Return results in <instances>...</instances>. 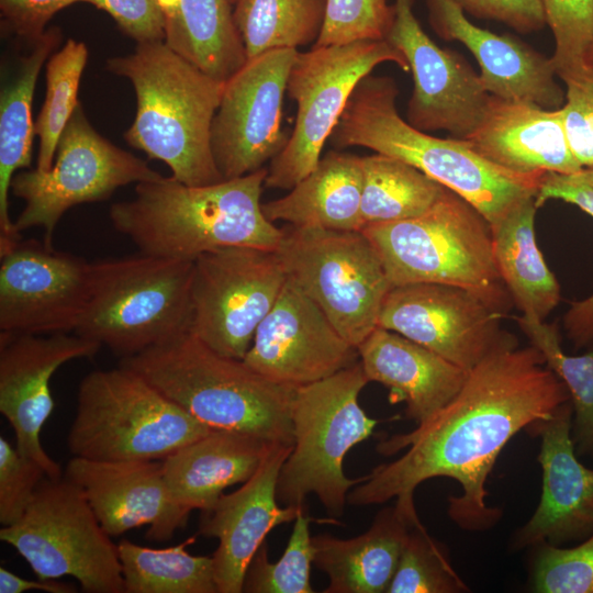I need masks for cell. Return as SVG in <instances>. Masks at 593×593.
Returning a JSON list of instances; mask_svg holds the SVG:
<instances>
[{
	"label": "cell",
	"instance_id": "6da1fadb",
	"mask_svg": "<svg viewBox=\"0 0 593 593\" xmlns=\"http://www.w3.org/2000/svg\"><path fill=\"white\" fill-rule=\"evenodd\" d=\"M568 401L567 387L537 347L502 348L471 369L458 394L434 416L409 433L382 438L379 454H404L363 475L347 502L363 506L395 497V506L416 521L415 489L445 477L462 490L449 496L451 521L466 530L489 529L502 516L485 503V482L500 452L517 433L549 418Z\"/></svg>",
	"mask_w": 593,
	"mask_h": 593
},
{
	"label": "cell",
	"instance_id": "7a4b0ae2",
	"mask_svg": "<svg viewBox=\"0 0 593 593\" xmlns=\"http://www.w3.org/2000/svg\"><path fill=\"white\" fill-rule=\"evenodd\" d=\"M267 168L206 186L174 177L136 183L135 197L113 203L109 216L141 254L194 261L225 247H279L282 231L261 209Z\"/></svg>",
	"mask_w": 593,
	"mask_h": 593
},
{
	"label": "cell",
	"instance_id": "3957f363",
	"mask_svg": "<svg viewBox=\"0 0 593 593\" xmlns=\"http://www.w3.org/2000/svg\"><path fill=\"white\" fill-rule=\"evenodd\" d=\"M398 94L393 78L363 77L328 138L332 145L365 147L403 160L460 195L490 224L517 201L537 195L545 174L508 171L463 138H439L412 126L398 112Z\"/></svg>",
	"mask_w": 593,
	"mask_h": 593
},
{
	"label": "cell",
	"instance_id": "277c9868",
	"mask_svg": "<svg viewBox=\"0 0 593 593\" xmlns=\"http://www.w3.org/2000/svg\"><path fill=\"white\" fill-rule=\"evenodd\" d=\"M107 69L127 78L135 91L136 114L124 133L126 143L164 161L171 177L184 184L224 180L213 158L211 130L225 82L165 41L136 43L133 53L109 58Z\"/></svg>",
	"mask_w": 593,
	"mask_h": 593
},
{
	"label": "cell",
	"instance_id": "5b68a950",
	"mask_svg": "<svg viewBox=\"0 0 593 593\" xmlns=\"http://www.w3.org/2000/svg\"><path fill=\"white\" fill-rule=\"evenodd\" d=\"M126 367L212 429L293 445L295 389L268 380L244 360L222 356L191 331L137 355Z\"/></svg>",
	"mask_w": 593,
	"mask_h": 593
},
{
	"label": "cell",
	"instance_id": "8992f818",
	"mask_svg": "<svg viewBox=\"0 0 593 593\" xmlns=\"http://www.w3.org/2000/svg\"><path fill=\"white\" fill-rule=\"evenodd\" d=\"M392 287L444 283L470 290L501 312L510 293L496 268L491 225L446 188L424 214L365 226Z\"/></svg>",
	"mask_w": 593,
	"mask_h": 593
},
{
	"label": "cell",
	"instance_id": "52a82bcc",
	"mask_svg": "<svg viewBox=\"0 0 593 593\" xmlns=\"http://www.w3.org/2000/svg\"><path fill=\"white\" fill-rule=\"evenodd\" d=\"M212 430L120 365L81 380L67 446L74 457L90 460H164Z\"/></svg>",
	"mask_w": 593,
	"mask_h": 593
},
{
	"label": "cell",
	"instance_id": "ba28073f",
	"mask_svg": "<svg viewBox=\"0 0 593 593\" xmlns=\"http://www.w3.org/2000/svg\"><path fill=\"white\" fill-rule=\"evenodd\" d=\"M193 262L145 254L92 262L75 333L122 359L190 332Z\"/></svg>",
	"mask_w": 593,
	"mask_h": 593
},
{
	"label": "cell",
	"instance_id": "9c48e42d",
	"mask_svg": "<svg viewBox=\"0 0 593 593\" xmlns=\"http://www.w3.org/2000/svg\"><path fill=\"white\" fill-rule=\"evenodd\" d=\"M369 383L359 361L323 380L295 389L291 410L293 447L277 482L283 506H305L315 494L329 516L343 514L349 479L343 466L348 451L368 439L380 421L366 414L359 394Z\"/></svg>",
	"mask_w": 593,
	"mask_h": 593
},
{
	"label": "cell",
	"instance_id": "30bf717a",
	"mask_svg": "<svg viewBox=\"0 0 593 593\" xmlns=\"http://www.w3.org/2000/svg\"><path fill=\"white\" fill-rule=\"evenodd\" d=\"M277 254L287 277L353 346L378 327L392 288L383 264L361 231L281 227Z\"/></svg>",
	"mask_w": 593,
	"mask_h": 593
},
{
	"label": "cell",
	"instance_id": "8fae6325",
	"mask_svg": "<svg viewBox=\"0 0 593 593\" xmlns=\"http://www.w3.org/2000/svg\"><path fill=\"white\" fill-rule=\"evenodd\" d=\"M37 579L75 578L87 593H125L118 545L101 526L82 490L64 475L46 478L23 516L2 526Z\"/></svg>",
	"mask_w": 593,
	"mask_h": 593
},
{
	"label": "cell",
	"instance_id": "7c38bea8",
	"mask_svg": "<svg viewBox=\"0 0 593 593\" xmlns=\"http://www.w3.org/2000/svg\"><path fill=\"white\" fill-rule=\"evenodd\" d=\"M410 66L387 40L312 46L298 52L287 93L296 103L295 124L284 148L270 161L266 188L291 190L312 172L358 82L380 64Z\"/></svg>",
	"mask_w": 593,
	"mask_h": 593
},
{
	"label": "cell",
	"instance_id": "4fadbf2b",
	"mask_svg": "<svg viewBox=\"0 0 593 593\" xmlns=\"http://www.w3.org/2000/svg\"><path fill=\"white\" fill-rule=\"evenodd\" d=\"M48 171H19L11 181L12 193L25 202L14 221L15 230L42 226L44 242L52 246L54 230L70 208L104 201L120 187L161 178L146 161L115 146L89 123L78 102L56 147Z\"/></svg>",
	"mask_w": 593,
	"mask_h": 593
},
{
	"label": "cell",
	"instance_id": "5bb4252c",
	"mask_svg": "<svg viewBox=\"0 0 593 593\" xmlns=\"http://www.w3.org/2000/svg\"><path fill=\"white\" fill-rule=\"evenodd\" d=\"M287 273L276 250L215 249L193 262L191 332L217 354L243 360Z\"/></svg>",
	"mask_w": 593,
	"mask_h": 593
},
{
	"label": "cell",
	"instance_id": "9a60e30c",
	"mask_svg": "<svg viewBox=\"0 0 593 593\" xmlns=\"http://www.w3.org/2000/svg\"><path fill=\"white\" fill-rule=\"evenodd\" d=\"M502 312L479 294L450 284L415 282L388 292L378 326L470 371L515 339L500 329Z\"/></svg>",
	"mask_w": 593,
	"mask_h": 593
},
{
	"label": "cell",
	"instance_id": "2e32d148",
	"mask_svg": "<svg viewBox=\"0 0 593 593\" xmlns=\"http://www.w3.org/2000/svg\"><path fill=\"white\" fill-rule=\"evenodd\" d=\"M298 52L260 54L225 81L211 130L213 158L224 180L264 168L287 145L282 101Z\"/></svg>",
	"mask_w": 593,
	"mask_h": 593
},
{
	"label": "cell",
	"instance_id": "e0dca14e",
	"mask_svg": "<svg viewBox=\"0 0 593 593\" xmlns=\"http://www.w3.org/2000/svg\"><path fill=\"white\" fill-rule=\"evenodd\" d=\"M91 280L92 262L45 242L18 239L0 250V331L75 333Z\"/></svg>",
	"mask_w": 593,
	"mask_h": 593
},
{
	"label": "cell",
	"instance_id": "ac0fdd59",
	"mask_svg": "<svg viewBox=\"0 0 593 593\" xmlns=\"http://www.w3.org/2000/svg\"><path fill=\"white\" fill-rule=\"evenodd\" d=\"M393 2L394 21L385 40L403 54L414 81L406 121L423 132L467 137L481 122L491 94L460 54L426 34L414 14V0Z\"/></svg>",
	"mask_w": 593,
	"mask_h": 593
},
{
	"label": "cell",
	"instance_id": "d6986e66",
	"mask_svg": "<svg viewBox=\"0 0 593 593\" xmlns=\"http://www.w3.org/2000/svg\"><path fill=\"white\" fill-rule=\"evenodd\" d=\"M243 360L270 381L299 388L353 366L359 354L324 312L287 279Z\"/></svg>",
	"mask_w": 593,
	"mask_h": 593
},
{
	"label": "cell",
	"instance_id": "ffe728a7",
	"mask_svg": "<svg viewBox=\"0 0 593 593\" xmlns=\"http://www.w3.org/2000/svg\"><path fill=\"white\" fill-rule=\"evenodd\" d=\"M101 345L76 333L24 334L0 331V412L12 426L18 450L37 461L48 478L63 477L41 443L54 410L51 379L65 362L93 357Z\"/></svg>",
	"mask_w": 593,
	"mask_h": 593
},
{
	"label": "cell",
	"instance_id": "44dd1931",
	"mask_svg": "<svg viewBox=\"0 0 593 593\" xmlns=\"http://www.w3.org/2000/svg\"><path fill=\"white\" fill-rule=\"evenodd\" d=\"M293 445L270 443L253 475L233 493L222 494L202 512L198 534L216 538L214 579L219 593H240L246 569L266 536L296 518L306 506H280L277 482Z\"/></svg>",
	"mask_w": 593,
	"mask_h": 593
},
{
	"label": "cell",
	"instance_id": "7402d4cb",
	"mask_svg": "<svg viewBox=\"0 0 593 593\" xmlns=\"http://www.w3.org/2000/svg\"><path fill=\"white\" fill-rule=\"evenodd\" d=\"M64 477L82 490L111 537L148 525L147 539L166 541L187 525L191 513L171 497L161 460L99 461L72 457Z\"/></svg>",
	"mask_w": 593,
	"mask_h": 593
},
{
	"label": "cell",
	"instance_id": "603a6c76",
	"mask_svg": "<svg viewBox=\"0 0 593 593\" xmlns=\"http://www.w3.org/2000/svg\"><path fill=\"white\" fill-rule=\"evenodd\" d=\"M572 415L568 401L527 429L541 439L538 461L542 485L535 513L513 537L515 549L542 542H580L593 534V469L578 459Z\"/></svg>",
	"mask_w": 593,
	"mask_h": 593
},
{
	"label": "cell",
	"instance_id": "cb8c5ba5",
	"mask_svg": "<svg viewBox=\"0 0 593 593\" xmlns=\"http://www.w3.org/2000/svg\"><path fill=\"white\" fill-rule=\"evenodd\" d=\"M428 20L446 41L463 44L477 59L485 90L503 99L524 100L560 109L566 91L547 58L510 35H497L473 24L454 0H426Z\"/></svg>",
	"mask_w": 593,
	"mask_h": 593
},
{
	"label": "cell",
	"instance_id": "d4e9b609",
	"mask_svg": "<svg viewBox=\"0 0 593 593\" xmlns=\"http://www.w3.org/2000/svg\"><path fill=\"white\" fill-rule=\"evenodd\" d=\"M490 163L521 175L582 170L575 159L560 109L490 96L477 128L465 137Z\"/></svg>",
	"mask_w": 593,
	"mask_h": 593
},
{
	"label": "cell",
	"instance_id": "484cf974",
	"mask_svg": "<svg viewBox=\"0 0 593 593\" xmlns=\"http://www.w3.org/2000/svg\"><path fill=\"white\" fill-rule=\"evenodd\" d=\"M357 349L369 382L388 388L391 404L404 402L405 416L416 425L446 406L458 394L469 372L399 333L379 326Z\"/></svg>",
	"mask_w": 593,
	"mask_h": 593
},
{
	"label": "cell",
	"instance_id": "4316f807",
	"mask_svg": "<svg viewBox=\"0 0 593 593\" xmlns=\"http://www.w3.org/2000/svg\"><path fill=\"white\" fill-rule=\"evenodd\" d=\"M269 444L244 433L213 429L179 448L161 460L171 497L190 512L210 511L226 488L253 475Z\"/></svg>",
	"mask_w": 593,
	"mask_h": 593
},
{
	"label": "cell",
	"instance_id": "83f0119b",
	"mask_svg": "<svg viewBox=\"0 0 593 593\" xmlns=\"http://www.w3.org/2000/svg\"><path fill=\"white\" fill-rule=\"evenodd\" d=\"M395 505L381 510L363 534L312 536L313 563L328 578L324 593H387L412 525Z\"/></svg>",
	"mask_w": 593,
	"mask_h": 593
},
{
	"label": "cell",
	"instance_id": "f1b7e54d",
	"mask_svg": "<svg viewBox=\"0 0 593 593\" xmlns=\"http://www.w3.org/2000/svg\"><path fill=\"white\" fill-rule=\"evenodd\" d=\"M57 26L30 41L25 54L18 56L11 69L2 74L0 90V249L22 238L9 215V191L15 171L32 161L34 124L32 100L38 74L61 42Z\"/></svg>",
	"mask_w": 593,
	"mask_h": 593
},
{
	"label": "cell",
	"instance_id": "f546056e",
	"mask_svg": "<svg viewBox=\"0 0 593 593\" xmlns=\"http://www.w3.org/2000/svg\"><path fill=\"white\" fill-rule=\"evenodd\" d=\"M361 157L327 152L289 193L261 204L272 223L333 231H361Z\"/></svg>",
	"mask_w": 593,
	"mask_h": 593
},
{
	"label": "cell",
	"instance_id": "4dcf8cb0",
	"mask_svg": "<svg viewBox=\"0 0 593 593\" xmlns=\"http://www.w3.org/2000/svg\"><path fill=\"white\" fill-rule=\"evenodd\" d=\"M536 197L513 204L491 225L496 268L524 316L545 321L560 301V286L536 243Z\"/></svg>",
	"mask_w": 593,
	"mask_h": 593
},
{
	"label": "cell",
	"instance_id": "1f68e13d",
	"mask_svg": "<svg viewBox=\"0 0 593 593\" xmlns=\"http://www.w3.org/2000/svg\"><path fill=\"white\" fill-rule=\"evenodd\" d=\"M165 43L175 53L225 82L247 61L231 0H158Z\"/></svg>",
	"mask_w": 593,
	"mask_h": 593
},
{
	"label": "cell",
	"instance_id": "d6a6232c",
	"mask_svg": "<svg viewBox=\"0 0 593 593\" xmlns=\"http://www.w3.org/2000/svg\"><path fill=\"white\" fill-rule=\"evenodd\" d=\"M361 167V230L419 216L446 189L414 166L388 155L363 156Z\"/></svg>",
	"mask_w": 593,
	"mask_h": 593
},
{
	"label": "cell",
	"instance_id": "836d02e7",
	"mask_svg": "<svg viewBox=\"0 0 593 593\" xmlns=\"http://www.w3.org/2000/svg\"><path fill=\"white\" fill-rule=\"evenodd\" d=\"M195 537L164 549L118 544L125 593H219L213 558L186 550Z\"/></svg>",
	"mask_w": 593,
	"mask_h": 593
},
{
	"label": "cell",
	"instance_id": "e575fe53",
	"mask_svg": "<svg viewBox=\"0 0 593 593\" xmlns=\"http://www.w3.org/2000/svg\"><path fill=\"white\" fill-rule=\"evenodd\" d=\"M325 11L326 0H237L233 18L250 59L273 49L313 45Z\"/></svg>",
	"mask_w": 593,
	"mask_h": 593
},
{
	"label": "cell",
	"instance_id": "d590c367",
	"mask_svg": "<svg viewBox=\"0 0 593 593\" xmlns=\"http://www.w3.org/2000/svg\"><path fill=\"white\" fill-rule=\"evenodd\" d=\"M517 322L568 389L577 455L593 459V350L579 356L568 355L561 347L557 325L524 315L517 317Z\"/></svg>",
	"mask_w": 593,
	"mask_h": 593
},
{
	"label": "cell",
	"instance_id": "8d00e7d4",
	"mask_svg": "<svg viewBox=\"0 0 593 593\" xmlns=\"http://www.w3.org/2000/svg\"><path fill=\"white\" fill-rule=\"evenodd\" d=\"M87 58L86 44L69 38L46 64L45 100L34 123L40 139L36 166L40 171H48L54 164L60 134L78 104V88Z\"/></svg>",
	"mask_w": 593,
	"mask_h": 593
},
{
	"label": "cell",
	"instance_id": "74e56055",
	"mask_svg": "<svg viewBox=\"0 0 593 593\" xmlns=\"http://www.w3.org/2000/svg\"><path fill=\"white\" fill-rule=\"evenodd\" d=\"M287 547L276 562L268 558L266 542L258 548L244 577L243 592L246 593H313L310 582L314 546L310 534L307 508L294 519Z\"/></svg>",
	"mask_w": 593,
	"mask_h": 593
},
{
	"label": "cell",
	"instance_id": "f35d334b",
	"mask_svg": "<svg viewBox=\"0 0 593 593\" xmlns=\"http://www.w3.org/2000/svg\"><path fill=\"white\" fill-rule=\"evenodd\" d=\"M469 588L452 568L446 548L422 523L411 526L387 593H460Z\"/></svg>",
	"mask_w": 593,
	"mask_h": 593
},
{
	"label": "cell",
	"instance_id": "ab89813d",
	"mask_svg": "<svg viewBox=\"0 0 593 593\" xmlns=\"http://www.w3.org/2000/svg\"><path fill=\"white\" fill-rule=\"evenodd\" d=\"M394 15L391 0H326L324 24L312 46L385 40Z\"/></svg>",
	"mask_w": 593,
	"mask_h": 593
},
{
	"label": "cell",
	"instance_id": "60d3db41",
	"mask_svg": "<svg viewBox=\"0 0 593 593\" xmlns=\"http://www.w3.org/2000/svg\"><path fill=\"white\" fill-rule=\"evenodd\" d=\"M532 589L537 593H593V534L577 546H537Z\"/></svg>",
	"mask_w": 593,
	"mask_h": 593
},
{
	"label": "cell",
	"instance_id": "b9f144b4",
	"mask_svg": "<svg viewBox=\"0 0 593 593\" xmlns=\"http://www.w3.org/2000/svg\"><path fill=\"white\" fill-rule=\"evenodd\" d=\"M555 37V72L581 65L593 41V0H539Z\"/></svg>",
	"mask_w": 593,
	"mask_h": 593
},
{
	"label": "cell",
	"instance_id": "7bdbcfd3",
	"mask_svg": "<svg viewBox=\"0 0 593 593\" xmlns=\"http://www.w3.org/2000/svg\"><path fill=\"white\" fill-rule=\"evenodd\" d=\"M556 76L566 85L561 110L571 150L582 168L593 167V66L583 63Z\"/></svg>",
	"mask_w": 593,
	"mask_h": 593
},
{
	"label": "cell",
	"instance_id": "ee69618b",
	"mask_svg": "<svg viewBox=\"0 0 593 593\" xmlns=\"http://www.w3.org/2000/svg\"><path fill=\"white\" fill-rule=\"evenodd\" d=\"M562 200L579 206L593 217V188L568 175L546 172L535 198L540 208L548 200ZM567 336L577 348L593 343V294L571 303L563 317Z\"/></svg>",
	"mask_w": 593,
	"mask_h": 593
},
{
	"label": "cell",
	"instance_id": "f6af8a7d",
	"mask_svg": "<svg viewBox=\"0 0 593 593\" xmlns=\"http://www.w3.org/2000/svg\"><path fill=\"white\" fill-rule=\"evenodd\" d=\"M48 477L34 459L22 455L0 437V524L18 522L31 504L37 489Z\"/></svg>",
	"mask_w": 593,
	"mask_h": 593
},
{
	"label": "cell",
	"instance_id": "bcb514c9",
	"mask_svg": "<svg viewBox=\"0 0 593 593\" xmlns=\"http://www.w3.org/2000/svg\"><path fill=\"white\" fill-rule=\"evenodd\" d=\"M107 12L136 43L165 41V16L158 0H86Z\"/></svg>",
	"mask_w": 593,
	"mask_h": 593
},
{
	"label": "cell",
	"instance_id": "7dc6e473",
	"mask_svg": "<svg viewBox=\"0 0 593 593\" xmlns=\"http://www.w3.org/2000/svg\"><path fill=\"white\" fill-rule=\"evenodd\" d=\"M86 0H0L1 32L13 40L35 41L60 10Z\"/></svg>",
	"mask_w": 593,
	"mask_h": 593
},
{
	"label": "cell",
	"instance_id": "c3c4849f",
	"mask_svg": "<svg viewBox=\"0 0 593 593\" xmlns=\"http://www.w3.org/2000/svg\"><path fill=\"white\" fill-rule=\"evenodd\" d=\"M479 19L495 20L519 33H532L546 25L539 0H454Z\"/></svg>",
	"mask_w": 593,
	"mask_h": 593
},
{
	"label": "cell",
	"instance_id": "681fc988",
	"mask_svg": "<svg viewBox=\"0 0 593 593\" xmlns=\"http://www.w3.org/2000/svg\"><path fill=\"white\" fill-rule=\"evenodd\" d=\"M31 590L44 591L47 593H76L75 585L58 579L27 580L21 578L5 568H0V593H23Z\"/></svg>",
	"mask_w": 593,
	"mask_h": 593
},
{
	"label": "cell",
	"instance_id": "f907efd6",
	"mask_svg": "<svg viewBox=\"0 0 593 593\" xmlns=\"http://www.w3.org/2000/svg\"><path fill=\"white\" fill-rule=\"evenodd\" d=\"M568 176L578 182L584 183L593 188V167L583 168L582 170Z\"/></svg>",
	"mask_w": 593,
	"mask_h": 593
},
{
	"label": "cell",
	"instance_id": "816d5d0a",
	"mask_svg": "<svg viewBox=\"0 0 593 593\" xmlns=\"http://www.w3.org/2000/svg\"><path fill=\"white\" fill-rule=\"evenodd\" d=\"M584 63L589 66H593V41L584 54Z\"/></svg>",
	"mask_w": 593,
	"mask_h": 593
},
{
	"label": "cell",
	"instance_id": "f5cc1de1",
	"mask_svg": "<svg viewBox=\"0 0 593 593\" xmlns=\"http://www.w3.org/2000/svg\"><path fill=\"white\" fill-rule=\"evenodd\" d=\"M236 1H237V0H231L233 7H234V4L236 3Z\"/></svg>",
	"mask_w": 593,
	"mask_h": 593
}]
</instances>
